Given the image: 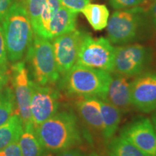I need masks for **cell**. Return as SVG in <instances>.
<instances>
[{
  "instance_id": "cell-21",
  "label": "cell",
  "mask_w": 156,
  "mask_h": 156,
  "mask_svg": "<svg viewBox=\"0 0 156 156\" xmlns=\"http://www.w3.org/2000/svg\"><path fill=\"white\" fill-rule=\"evenodd\" d=\"M61 6V3L58 0H46L39 17L38 24L34 29V34L46 38L49 23Z\"/></svg>"
},
{
  "instance_id": "cell-14",
  "label": "cell",
  "mask_w": 156,
  "mask_h": 156,
  "mask_svg": "<svg viewBox=\"0 0 156 156\" xmlns=\"http://www.w3.org/2000/svg\"><path fill=\"white\" fill-rule=\"evenodd\" d=\"M75 108L78 118L80 119L88 132L102 137L103 122L98 98H77Z\"/></svg>"
},
{
  "instance_id": "cell-29",
  "label": "cell",
  "mask_w": 156,
  "mask_h": 156,
  "mask_svg": "<svg viewBox=\"0 0 156 156\" xmlns=\"http://www.w3.org/2000/svg\"><path fill=\"white\" fill-rule=\"evenodd\" d=\"M56 156H87L81 150L77 147L70 148L64 151L58 152Z\"/></svg>"
},
{
  "instance_id": "cell-13",
  "label": "cell",
  "mask_w": 156,
  "mask_h": 156,
  "mask_svg": "<svg viewBox=\"0 0 156 156\" xmlns=\"http://www.w3.org/2000/svg\"><path fill=\"white\" fill-rule=\"evenodd\" d=\"M132 77L111 73V80L106 93L100 99L116 107L122 114H127L134 108L132 102Z\"/></svg>"
},
{
  "instance_id": "cell-5",
  "label": "cell",
  "mask_w": 156,
  "mask_h": 156,
  "mask_svg": "<svg viewBox=\"0 0 156 156\" xmlns=\"http://www.w3.org/2000/svg\"><path fill=\"white\" fill-rule=\"evenodd\" d=\"M147 15L142 7L115 12L108 19L106 26L109 41L125 45L137 40L146 26Z\"/></svg>"
},
{
  "instance_id": "cell-23",
  "label": "cell",
  "mask_w": 156,
  "mask_h": 156,
  "mask_svg": "<svg viewBox=\"0 0 156 156\" xmlns=\"http://www.w3.org/2000/svg\"><path fill=\"white\" fill-rule=\"evenodd\" d=\"M46 2V0H23V5L30 17L33 30L38 24L39 17Z\"/></svg>"
},
{
  "instance_id": "cell-35",
  "label": "cell",
  "mask_w": 156,
  "mask_h": 156,
  "mask_svg": "<svg viewBox=\"0 0 156 156\" xmlns=\"http://www.w3.org/2000/svg\"><path fill=\"white\" fill-rule=\"evenodd\" d=\"M0 156H2V155H0Z\"/></svg>"
},
{
  "instance_id": "cell-8",
  "label": "cell",
  "mask_w": 156,
  "mask_h": 156,
  "mask_svg": "<svg viewBox=\"0 0 156 156\" xmlns=\"http://www.w3.org/2000/svg\"><path fill=\"white\" fill-rule=\"evenodd\" d=\"M30 112L34 128L58 112L60 94L52 85H41L30 81Z\"/></svg>"
},
{
  "instance_id": "cell-34",
  "label": "cell",
  "mask_w": 156,
  "mask_h": 156,
  "mask_svg": "<svg viewBox=\"0 0 156 156\" xmlns=\"http://www.w3.org/2000/svg\"><path fill=\"white\" fill-rule=\"evenodd\" d=\"M41 156H53V155L51 153H46V152H45Z\"/></svg>"
},
{
  "instance_id": "cell-30",
  "label": "cell",
  "mask_w": 156,
  "mask_h": 156,
  "mask_svg": "<svg viewBox=\"0 0 156 156\" xmlns=\"http://www.w3.org/2000/svg\"><path fill=\"white\" fill-rule=\"evenodd\" d=\"M148 15L151 17L153 28L156 30V0H153V3L151 4L149 11H148Z\"/></svg>"
},
{
  "instance_id": "cell-24",
  "label": "cell",
  "mask_w": 156,
  "mask_h": 156,
  "mask_svg": "<svg viewBox=\"0 0 156 156\" xmlns=\"http://www.w3.org/2000/svg\"><path fill=\"white\" fill-rule=\"evenodd\" d=\"M0 69L4 73H9V60L2 27H0Z\"/></svg>"
},
{
  "instance_id": "cell-6",
  "label": "cell",
  "mask_w": 156,
  "mask_h": 156,
  "mask_svg": "<svg viewBox=\"0 0 156 156\" xmlns=\"http://www.w3.org/2000/svg\"><path fill=\"white\" fill-rule=\"evenodd\" d=\"M114 58L115 48L108 38H94L85 34L76 64L112 73L114 71Z\"/></svg>"
},
{
  "instance_id": "cell-1",
  "label": "cell",
  "mask_w": 156,
  "mask_h": 156,
  "mask_svg": "<svg viewBox=\"0 0 156 156\" xmlns=\"http://www.w3.org/2000/svg\"><path fill=\"white\" fill-rule=\"evenodd\" d=\"M39 141L46 151L58 152L77 147L83 142L80 119L73 110H64L35 128Z\"/></svg>"
},
{
  "instance_id": "cell-10",
  "label": "cell",
  "mask_w": 156,
  "mask_h": 156,
  "mask_svg": "<svg viewBox=\"0 0 156 156\" xmlns=\"http://www.w3.org/2000/svg\"><path fill=\"white\" fill-rule=\"evenodd\" d=\"M119 135L145 156H156V131L150 119H134L123 126Z\"/></svg>"
},
{
  "instance_id": "cell-15",
  "label": "cell",
  "mask_w": 156,
  "mask_h": 156,
  "mask_svg": "<svg viewBox=\"0 0 156 156\" xmlns=\"http://www.w3.org/2000/svg\"><path fill=\"white\" fill-rule=\"evenodd\" d=\"M78 12L61 6L48 26L46 38L52 40L76 29Z\"/></svg>"
},
{
  "instance_id": "cell-19",
  "label": "cell",
  "mask_w": 156,
  "mask_h": 156,
  "mask_svg": "<svg viewBox=\"0 0 156 156\" xmlns=\"http://www.w3.org/2000/svg\"><path fill=\"white\" fill-rule=\"evenodd\" d=\"M81 12L95 30H102L107 26L109 11L105 5L89 3L82 9Z\"/></svg>"
},
{
  "instance_id": "cell-7",
  "label": "cell",
  "mask_w": 156,
  "mask_h": 156,
  "mask_svg": "<svg viewBox=\"0 0 156 156\" xmlns=\"http://www.w3.org/2000/svg\"><path fill=\"white\" fill-rule=\"evenodd\" d=\"M153 57V49L149 46L140 44L121 45L115 48L113 72L135 77L146 72Z\"/></svg>"
},
{
  "instance_id": "cell-9",
  "label": "cell",
  "mask_w": 156,
  "mask_h": 156,
  "mask_svg": "<svg viewBox=\"0 0 156 156\" xmlns=\"http://www.w3.org/2000/svg\"><path fill=\"white\" fill-rule=\"evenodd\" d=\"M11 71L17 112L22 120L23 128L34 126L30 112L31 80L29 77L28 68L24 62L19 61L13 63Z\"/></svg>"
},
{
  "instance_id": "cell-22",
  "label": "cell",
  "mask_w": 156,
  "mask_h": 156,
  "mask_svg": "<svg viewBox=\"0 0 156 156\" xmlns=\"http://www.w3.org/2000/svg\"><path fill=\"white\" fill-rule=\"evenodd\" d=\"M16 102L12 87L6 86L0 91V126L7 122L15 114Z\"/></svg>"
},
{
  "instance_id": "cell-32",
  "label": "cell",
  "mask_w": 156,
  "mask_h": 156,
  "mask_svg": "<svg viewBox=\"0 0 156 156\" xmlns=\"http://www.w3.org/2000/svg\"><path fill=\"white\" fill-rule=\"evenodd\" d=\"M151 122H152V124H153L154 128H155V129L156 131V110L154 111V112H153V114H152Z\"/></svg>"
},
{
  "instance_id": "cell-33",
  "label": "cell",
  "mask_w": 156,
  "mask_h": 156,
  "mask_svg": "<svg viewBox=\"0 0 156 156\" xmlns=\"http://www.w3.org/2000/svg\"><path fill=\"white\" fill-rule=\"evenodd\" d=\"M87 156H100V155H99L97 153H95V152H92V153H90Z\"/></svg>"
},
{
  "instance_id": "cell-25",
  "label": "cell",
  "mask_w": 156,
  "mask_h": 156,
  "mask_svg": "<svg viewBox=\"0 0 156 156\" xmlns=\"http://www.w3.org/2000/svg\"><path fill=\"white\" fill-rule=\"evenodd\" d=\"M146 0H110V4L115 9H125L139 7Z\"/></svg>"
},
{
  "instance_id": "cell-27",
  "label": "cell",
  "mask_w": 156,
  "mask_h": 156,
  "mask_svg": "<svg viewBox=\"0 0 156 156\" xmlns=\"http://www.w3.org/2000/svg\"><path fill=\"white\" fill-rule=\"evenodd\" d=\"M0 155L2 156H23L18 141H15L9 144L5 148L0 151Z\"/></svg>"
},
{
  "instance_id": "cell-3",
  "label": "cell",
  "mask_w": 156,
  "mask_h": 156,
  "mask_svg": "<svg viewBox=\"0 0 156 156\" xmlns=\"http://www.w3.org/2000/svg\"><path fill=\"white\" fill-rule=\"evenodd\" d=\"M111 73L75 64L62 77L61 87L70 96L97 97L106 93Z\"/></svg>"
},
{
  "instance_id": "cell-11",
  "label": "cell",
  "mask_w": 156,
  "mask_h": 156,
  "mask_svg": "<svg viewBox=\"0 0 156 156\" xmlns=\"http://www.w3.org/2000/svg\"><path fill=\"white\" fill-rule=\"evenodd\" d=\"M84 35L83 32L75 29L52 39L56 67L61 77L77 63Z\"/></svg>"
},
{
  "instance_id": "cell-31",
  "label": "cell",
  "mask_w": 156,
  "mask_h": 156,
  "mask_svg": "<svg viewBox=\"0 0 156 156\" xmlns=\"http://www.w3.org/2000/svg\"><path fill=\"white\" fill-rule=\"evenodd\" d=\"M9 80V74L4 73L0 69V91L7 85Z\"/></svg>"
},
{
  "instance_id": "cell-17",
  "label": "cell",
  "mask_w": 156,
  "mask_h": 156,
  "mask_svg": "<svg viewBox=\"0 0 156 156\" xmlns=\"http://www.w3.org/2000/svg\"><path fill=\"white\" fill-rule=\"evenodd\" d=\"M23 129L20 117L17 112L15 113L7 122L0 126V151L9 144L18 141Z\"/></svg>"
},
{
  "instance_id": "cell-28",
  "label": "cell",
  "mask_w": 156,
  "mask_h": 156,
  "mask_svg": "<svg viewBox=\"0 0 156 156\" xmlns=\"http://www.w3.org/2000/svg\"><path fill=\"white\" fill-rule=\"evenodd\" d=\"M14 2L15 0H0V23L1 24Z\"/></svg>"
},
{
  "instance_id": "cell-26",
  "label": "cell",
  "mask_w": 156,
  "mask_h": 156,
  "mask_svg": "<svg viewBox=\"0 0 156 156\" xmlns=\"http://www.w3.org/2000/svg\"><path fill=\"white\" fill-rule=\"evenodd\" d=\"M61 5L70 10L80 12L91 0H58Z\"/></svg>"
},
{
  "instance_id": "cell-16",
  "label": "cell",
  "mask_w": 156,
  "mask_h": 156,
  "mask_svg": "<svg viewBox=\"0 0 156 156\" xmlns=\"http://www.w3.org/2000/svg\"><path fill=\"white\" fill-rule=\"evenodd\" d=\"M103 122L102 138L108 142L116 134L122 121V114L118 108L99 98Z\"/></svg>"
},
{
  "instance_id": "cell-20",
  "label": "cell",
  "mask_w": 156,
  "mask_h": 156,
  "mask_svg": "<svg viewBox=\"0 0 156 156\" xmlns=\"http://www.w3.org/2000/svg\"><path fill=\"white\" fill-rule=\"evenodd\" d=\"M109 156H145L139 149L122 136H114L107 142Z\"/></svg>"
},
{
  "instance_id": "cell-12",
  "label": "cell",
  "mask_w": 156,
  "mask_h": 156,
  "mask_svg": "<svg viewBox=\"0 0 156 156\" xmlns=\"http://www.w3.org/2000/svg\"><path fill=\"white\" fill-rule=\"evenodd\" d=\"M134 108L145 114L156 110V71H146L136 76L132 84Z\"/></svg>"
},
{
  "instance_id": "cell-18",
  "label": "cell",
  "mask_w": 156,
  "mask_h": 156,
  "mask_svg": "<svg viewBox=\"0 0 156 156\" xmlns=\"http://www.w3.org/2000/svg\"><path fill=\"white\" fill-rule=\"evenodd\" d=\"M18 142L23 156H41L46 152L36 135L34 126L24 127Z\"/></svg>"
},
{
  "instance_id": "cell-2",
  "label": "cell",
  "mask_w": 156,
  "mask_h": 156,
  "mask_svg": "<svg viewBox=\"0 0 156 156\" xmlns=\"http://www.w3.org/2000/svg\"><path fill=\"white\" fill-rule=\"evenodd\" d=\"M2 28L8 60L12 63L20 61L34 36L30 17L22 3L15 2L2 23Z\"/></svg>"
},
{
  "instance_id": "cell-4",
  "label": "cell",
  "mask_w": 156,
  "mask_h": 156,
  "mask_svg": "<svg viewBox=\"0 0 156 156\" xmlns=\"http://www.w3.org/2000/svg\"><path fill=\"white\" fill-rule=\"evenodd\" d=\"M26 61L35 83L41 85H53L60 80L50 40L34 34V39L26 52Z\"/></svg>"
}]
</instances>
